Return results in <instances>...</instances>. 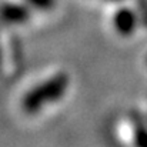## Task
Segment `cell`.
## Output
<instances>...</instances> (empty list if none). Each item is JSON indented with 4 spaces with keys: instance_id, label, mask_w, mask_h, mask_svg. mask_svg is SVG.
Masks as SVG:
<instances>
[{
    "instance_id": "obj_1",
    "label": "cell",
    "mask_w": 147,
    "mask_h": 147,
    "mask_svg": "<svg viewBox=\"0 0 147 147\" xmlns=\"http://www.w3.org/2000/svg\"><path fill=\"white\" fill-rule=\"evenodd\" d=\"M64 83L66 80L63 77H59V79H54L53 82H50V84L46 89H39L36 92H33L32 94H29L26 98V107L30 109V111H33V109H37L40 106L42 101H45V97H59L63 90H64Z\"/></svg>"
},
{
    "instance_id": "obj_3",
    "label": "cell",
    "mask_w": 147,
    "mask_h": 147,
    "mask_svg": "<svg viewBox=\"0 0 147 147\" xmlns=\"http://www.w3.org/2000/svg\"><path fill=\"white\" fill-rule=\"evenodd\" d=\"M3 16L6 17V20L20 22V20H24V17L27 16V13H26L24 9H22L19 6H7L3 10Z\"/></svg>"
},
{
    "instance_id": "obj_2",
    "label": "cell",
    "mask_w": 147,
    "mask_h": 147,
    "mask_svg": "<svg viewBox=\"0 0 147 147\" xmlns=\"http://www.w3.org/2000/svg\"><path fill=\"white\" fill-rule=\"evenodd\" d=\"M136 23H137V19H136V14L130 10H120L117 14H116V19H114V24H116V29L121 33V34H130L134 27H136Z\"/></svg>"
},
{
    "instance_id": "obj_5",
    "label": "cell",
    "mask_w": 147,
    "mask_h": 147,
    "mask_svg": "<svg viewBox=\"0 0 147 147\" xmlns=\"http://www.w3.org/2000/svg\"><path fill=\"white\" fill-rule=\"evenodd\" d=\"M33 3H36V4H39V6H42V7H45V6H49L50 3H51V0H32Z\"/></svg>"
},
{
    "instance_id": "obj_4",
    "label": "cell",
    "mask_w": 147,
    "mask_h": 147,
    "mask_svg": "<svg viewBox=\"0 0 147 147\" xmlns=\"http://www.w3.org/2000/svg\"><path fill=\"white\" fill-rule=\"evenodd\" d=\"M136 142L139 147H147V130L146 129H139L136 134Z\"/></svg>"
}]
</instances>
